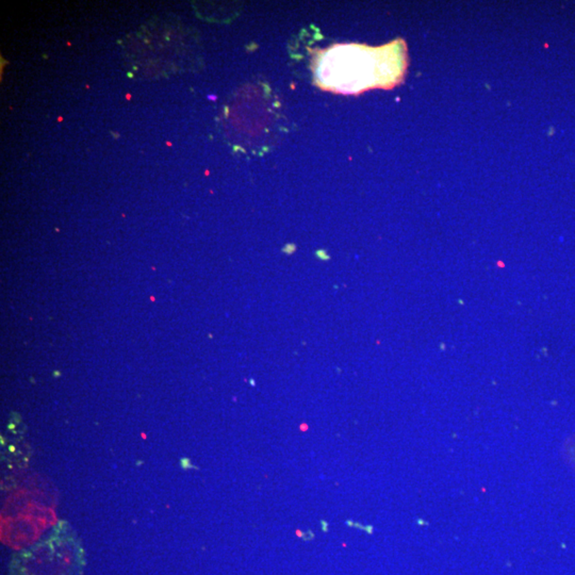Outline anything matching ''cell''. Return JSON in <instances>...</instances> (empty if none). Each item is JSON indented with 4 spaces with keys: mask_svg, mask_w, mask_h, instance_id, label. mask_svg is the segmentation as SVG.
I'll list each match as a JSON object with an SVG mask.
<instances>
[{
    "mask_svg": "<svg viewBox=\"0 0 575 575\" xmlns=\"http://www.w3.org/2000/svg\"><path fill=\"white\" fill-rule=\"evenodd\" d=\"M406 67L405 45L396 41L380 48L338 45L322 51L315 62V80L328 91L357 94L399 84Z\"/></svg>",
    "mask_w": 575,
    "mask_h": 575,
    "instance_id": "6da1fadb",
    "label": "cell"
},
{
    "mask_svg": "<svg viewBox=\"0 0 575 575\" xmlns=\"http://www.w3.org/2000/svg\"><path fill=\"white\" fill-rule=\"evenodd\" d=\"M321 524H323L325 526L324 530H324V532H327V528H327V526H328V524H327V523L325 522L324 520L321 521Z\"/></svg>",
    "mask_w": 575,
    "mask_h": 575,
    "instance_id": "7a4b0ae2",
    "label": "cell"
}]
</instances>
